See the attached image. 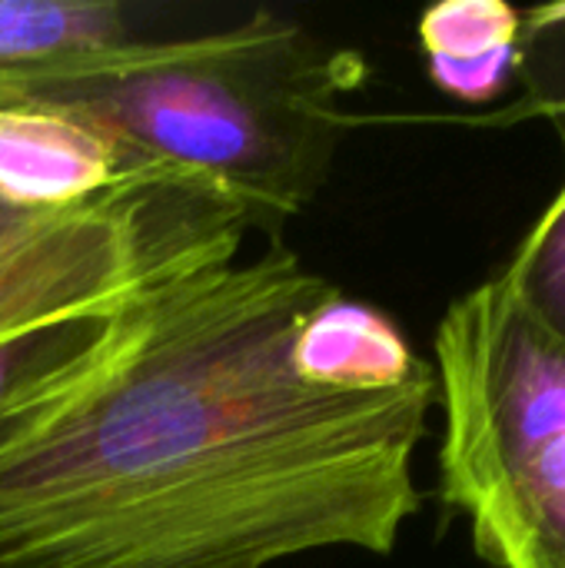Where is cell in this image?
Segmentation results:
<instances>
[{"instance_id": "obj_1", "label": "cell", "mask_w": 565, "mask_h": 568, "mask_svg": "<svg viewBox=\"0 0 565 568\" xmlns=\"http://www.w3.org/2000/svg\"><path fill=\"white\" fill-rule=\"evenodd\" d=\"M340 293L273 243L167 280L0 409V568H270L390 556L420 513L433 366L400 389L296 379L290 343Z\"/></svg>"}, {"instance_id": "obj_2", "label": "cell", "mask_w": 565, "mask_h": 568, "mask_svg": "<svg viewBox=\"0 0 565 568\" xmlns=\"http://www.w3.org/2000/svg\"><path fill=\"white\" fill-rule=\"evenodd\" d=\"M366 67L303 23L253 17L176 40H123L0 77V103L97 130L130 176L200 183L250 230L280 233L323 190L356 123L346 97Z\"/></svg>"}, {"instance_id": "obj_3", "label": "cell", "mask_w": 565, "mask_h": 568, "mask_svg": "<svg viewBox=\"0 0 565 568\" xmlns=\"http://www.w3.org/2000/svg\"><path fill=\"white\" fill-rule=\"evenodd\" d=\"M433 356L440 499L486 566L565 568V339L496 273L450 303Z\"/></svg>"}, {"instance_id": "obj_4", "label": "cell", "mask_w": 565, "mask_h": 568, "mask_svg": "<svg viewBox=\"0 0 565 568\" xmlns=\"http://www.w3.org/2000/svg\"><path fill=\"white\" fill-rule=\"evenodd\" d=\"M246 233L233 203L173 176H127L67 210L0 203V339L117 313L167 280L236 260Z\"/></svg>"}, {"instance_id": "obj_5", "label": "cell", "mask_w": 565, "mask_h": 568, "mask_svg": "<svg viewBox=\"0 0 565 568\" xmlns=\"http://www.w3.org/2000/svg\"><path fill=\"white\" fill-rule=\"evenodd\" d=\"M127 176L117 150L87 123L40 106L0 103V203L67 210Z\"/></svg>"}, {"instance_id": "obj_6", "label": "cell", "mask_w": 565, "mask_h": 568, "mask_svg": "<svg viewBox=\"0 0 565 568\" xmlns=\"http://www.w3.org/2000/svg\"><path fill=\"white\" fill-rule=\"evenodd\" d=\"M290 366L300 383L333 393H386L430 369L386 313L343 293L303 316L290 343Z\"/></svg>"}, {"instance_id": "obj_7", "label": "cell", "mask_w": 565, "mask_h": 568, "mask_svg": "<svg viewBox=\"0 0 565 568\" xmlns=\"http://www.w3.org/2000/svg\"><path fill=\"white\" fill-rule=\"evenodd\" d=\"M519 30L523 13L503 0H443L416 27L433 83L463 103H490L509 87Z\"/></svg>"}, {"instance_id": "obj_8", "label": "cell", "mask_w": 565, "mask_h": 568, "mask_svg": "<svg viewBox=\"0 0 565 568\" xmlns=\"http://www.w3.org/2000/svg\"><path fill=\"white\" fill-rule=\"evenodd\" d=\"M130 37L127 13L113 0H0V77L117 47Z\"/></svg>"}, {"instance_id": "obj_9", "label": "cell", "mask_w": 565, "mask_h": 568, "mask_svg": "<svg viewBox=\"0 0 565 568\" xmlns=\"http://www.w3.org/2000/svg\"><path fill=\"white\" fill-rule=\"evenodd\" d=\"M500 280L536 323L565 339V180Z\"/></svg>"}, {"instance_id": "obj_10", "label": "cell", "mask_w": 565, "mask_h": 568, "mask_svg": "<svg viewBox=\"0 0 565 568\" xmlns=\"http://www.w3.org/2000/svg\"><path fill=\"white\" fill-rule=\"evenodd\" d=\"M110 320L113 313L70 316L0 339V409L87 356L110 329Z\"/></svg>"}, {"instance_id": "obj_11", "label": "cell", "mask_w": 565, "mask_h": 568, "mask_svg": "<svg viewBox=\"0 0 565 568\" xmlns=\"http://www.w3.org/2000/svg\"><path fill=\"white\" fill-rule=\"evenodd\" d=\"M523 13L516 77L526 87L533 113L553 120L565 150V3H546Z\"/></svg>"}]
</instances>
